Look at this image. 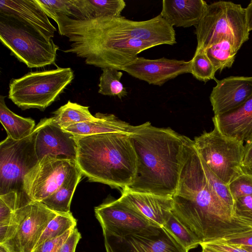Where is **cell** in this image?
<instances>
[{
  "label": "cell",
  "instance_id": "2",
  "mask_svg": "<svg viewBox=\"0 0 252 252\" xmlns=\"http://www.w3.org/2000/svg\"><path fill=\"white\" fill-rule=\"evenodd\" d=\"M173 215L201 242L225 240L248 231L249 224L215 192L205 176L193 140L187 137Z\"/></svg>",
  "mask_w": 252,
  "mask_h": 252
},
{
  "label": "cell",
  "instance_id": "22",
  "mask_svg": "<svg viewBox=\"0 0 252 252\" xmlns=\"http://www.w3.org/2000/svg\"><path fill=\"white\" fill-rule=\"evenodd\" d=\"M72 18L88 20L103 17H120L126 7L123 0H70Z\"/></svg>",
  "mask_w": 252,
  "mask_h": 252
},
{
  "label": "cell",
  "instance_id": "21",
  "mask_svg": "<svg viewBox=\"0 0 252 252\" xmlns=\"http://www.w3.org/2000/svg\"><path fill=\"white\" fill-rule=\"evenodd\" d=\"M95 119L71 125L63 129L75 136L110 133L130 134L133 126L119 119L113 114L97 113Z\"/></svg>",
  "mask_w": 252,
  "mask_h": 252
},
{
  "label": "cell",
  "instance_id": "10",
  "mask_svg": "<svg viewBox=\"0 0 252 252\" xmlns=\"http://www.w3.org/2000/svg\"><path fill=\"white\" fill-rule=\"evenodd\" d=\"M79 169L75 160L45 156L25 176L23 189L31 200L41 202Z\"/></svg>",
  "mask_w": 252,
  "mask_h": 252
},
{
  "label": "cell",
  "instance_id": "11",
  "mask_svg": "<svg viewBox=\"0 0 252 252\" xmlns=\"http://www.w3.org/2000/svg\"><path fill=\"white\" fill-rule=\"evenodd\" d=\"M58 214L41 202L29 201L15 211V231L0 245L8 252H32L48 223Z\"/></svg>",
  "mask_w": 252,
  "mask_h": 252
},
{
  "label": "cell",
  "instance_id": "1",
  "mask_svg": "<svg viewBox=\"0 0 252 252\" xmlns=\"http://www.w3.org/2000/svg\"><path fill=\"white\" fill-rule=\"evenodd\" d=\"M53 20L59 33L70 42V48L63 51L101 68L121 70L145 50L177 43L173 27L160 14L144 21L122 16L80 20L63 14L56 15Z\"/></svg>",
  "mask_w": 252,
  "mask_h": 252
},
{
  "label": "cell",
  "instance_id": "9",
  "mask_svg": "<svg viewBox=\"0 0 252 252\" xmlns=\"http://www.w3.org/2000/svg\"><path fill=\"white\" fill-rule=\"evenodd\" d=\"M33 130L29 136L15 140L8 137L0 143V195L17 192L21 200H30L24 193L25 175L38 162L34 146Z\"/></svg>",
  "mask_w": 252,
  "mask_h": 252
},
{
  "label": "cell",
  "instance_id": "5",
  "mask_svg": "<svg viewBox=\"0 0 252 252\" xmlns=\"http://www.w3.org/2000/svg\"><path fill=\"white\" fill-rule=\"evenodd\" d=\"M0 39L29 68L55 64L59 47L52 38L14 18L0 14Z\"/></svg>",
  "mask_w": 252,
  "mask_h": 252
},
{
  "label": "cell",
  "instance_id": "23",
  "mask_svg": "<svg viewBox=\"0 0 252 252\" xmlns=\"http://www.w3.org/2000/svg\"><path fill=\"white\" fill-rule=\"evenodd\" d=\"M5 97L0 96V121L6 131L7 137L15 140L26 138L32 133L36 126L34 121L11 111L6 105Z\"/></svg>",
  "mask_w": 252,
  "mask_h": 252
},
{
  "label": "cell",
  "instance_id": "26",
  "mask_svg": "<svg viewBox=\"0 0 252 252\" xmlns=\"http://www.w3.org/2000/svg\"><path fill=\"white\" fill-rule=\"evenodd\" d=\"M204 49L216 71L231 67L237 52L225 38Z\"/></svg>",
  "mask_w": 252,
  "mask_h": 252
},
{
  "label": "cell",
  "instance_id": "40",
  "mask_svg": "<svg viewBox=\"0 0 252 252\" xmlns=\"http://www.w3.org/2000/svg\"><path fill=\"white\" fill-rule=\"evenodd\" d=\"M243 166L245 170L252 171V137L244 145Z\"/></svg>",
  "mask_w": 252,
  "mask_h": 252
},
{
  "label": "cell",
  "instance_id": "20",
  "mask_svg": "<svg viewBox=\"0 0 252 252\" xmlns=\"http://www.w3.org/2000/svg\"><path fill=\"white\" fill-rule=\"evenodd\" d=\"M208 5L203 0H163L160 14L172 27L196 28Z\"/></svg>",
  "mask_w": 252,
  "mask_h": 252
},
{
  "label": "cell",
  "instance_id": "39",
  "mask_svg": "<svg viewBox=\"0 0 252 252\" xmlns=\"http://www.w3.org/2000/svg\"><path fill=\"white\" fill-rule=\"evenodd\" d=\"M219 241H222L230 244L238 246H252V230L234 235L226 240Z\"/></svg>",
  "mask_w": 252,
  "mask_h": 252
},
{
  "label": "cell",
  "instance_id": "7",
  "mask_svg": "<svg viewBox=\"0 0 252 252\" xmlns=\"http://www.w3.org/2000/svg\"><path fill=\"white\" fill-rule=\"evenodd\" d=\"M195 33L197 48L205 49L225 38L237 52L249 38L245 8L230 1L208 4Z\"/></svg>",
  "mask_w": 252,
  "mask_h": 252
},
{
  "label": "cell",
  "instance_id": "29",
  "mask_svg": "<svg viewBox=\"0 0 252 252\" xmlns=\"http://www.w3.org/2000/svg\"><path fill=\"white\" fill-rule=\"evenodd\" d=\"M163 227L188 252L196 248L201 243L199 239L186 228L172 213Z\"/></svg>",
  "mask_w": 252,
  "mask_h": 252
},
{
  "label": "cell",
  "instance_id": "36",
  "mask_svg": "<svg viewBox=\"0 0 252 252\" xmlns=\"http://www.w3.org/2000/svg\"><path fill=\"white\" fill-rule=\"evenodd\" d=\"M75 227L69 229L63 235L58 237L44 242L35 248L32 252H59Z\"/></svg>",
  "mask_w": 252,
  "mask_h": 252
},
{
  "label": "cell",
  "instance_id": "38",
  "mask_svg": "<svg viewBox=\"0 0 252 252\" xmlns=\"http://www.w3.org/2000/svg\"><path fill=\"white\" fill-rule=\"evenodd\" d=\"M81 237V233L76 227L59 252H75L76 246Z\"/></svg>",
  "mask_w": 252,
  "mask_h": 252
},
{
  "label": "cell",
  "instance_id": "25",
  "mask_svg": "<svg viewBox=\"0 0 252 252\" xmlns=\"http://www.w3.org/2000/svg\"><path fill=\"white\" fill-rule=\"evenodd\" d=\"M88 106H85L68 101L53 112L54 121L62 128L81 122L95 119L89 110Z\"/></svg>",
  "mask_w": 252,
  "mask_h": 252
},
{
  "label": "cell",
  "instance_id": "4",
  "mask_svg": "<svg viewBox=\"0 0 252 252\" xmlns=\"http://www.w3.org/2000/svg\"><path fill=\"white\" fill-rule=\"evenodd\" d=\"M75 138L76 162L89 181L121 191L132 184L136 174L137 157L128 134L110 133Z\"/></svg>",
  "mask_w": 252,
  "mask_h": 252
},
{
  "label": "cell",
  "instance_id": "35",
  "mask_svg": "<svg viewBox=\"0 0 252 252\" xmlns=\"http://www.w3.org/2000/svg\"><path fill=\"white\" fill-rule=\"evenodd\" d=\"M233 211L238 219L252 225V194L235 200Z\"/></svg>",
  "mask_w": 252,
  "mask_h": 252
},
{
  "label": "cell",
  "instance_id": "13",
  "mask_svg": "<svg viewBox=\"0 0 252 252\" xmlns=\"http://www.w3.org/2000/svg\"><path fill=\"white\" fill-rule=\"evenodd\" d=\"M34 131L35 151L38 161L47 156L76 161L75 136L62 128L53 117L41 119Z\"/></svg>",
  "mask_w": 252,
  "mask_h": 252
},
{
  "label": "cell",
  "instance_id": "16",
  "mask_svg": "<svg viewBox=\"0 0 252 252\" xmlns=\"http://www.w3.org/2000/svg\"><path fill=\"white\" fill-rule=\"evenodd\" d=\"M216 81L210 96L214 115L238 107L252 95V77L230 76Z\"/></svg>",
  "mask_w": 252,
  "mask_h": 252
},
{
  "label": "cell",
  "instance_id": "3",
  "mask_svg": "<svg viewBox=\"0 0 252 252\" xmlns=\"http://www.w3.org/2000/svg\"><path fill=\"white\" fill-rule=\"evenodd\" d=\"M129 136L137 157L133 182L137 192L173 197L178 187L187 137L149 122L133 126Z\"/></svg>",
  "mask_w": 252,
  "mask_h": 252
},
{
  "label": "cell",
  "instance_id": "24",
  "mask_svg": "<svg viewBox=\"0 0 252 252\" xmlns=\"http://www.w3.org/2000/svg\"><path fill=\"white\" fill-rule=\"evenodd\" d=\"M82 174L78 169L55 192L41 203L48 208L58 213H68L72 198Z\"/></svg>",
  "mask_w": 252,
  "mask_h": 252
},
{
  "label": "cell",
  "instance_id": "15",
  "mask_svg": "<svg viewBox=\"0 0 252 252\" xmlns=\"http://www.w3.org/2000/svg\"><path fill=\"white\" fill-rule=\"evenodd\" d=\"M121 70L149 84L160 86L180 75L191 73V61L165 58L153 60L138 57L123 66Z\"/></svg>",
  "mask_w": 252,
  "mask_h": 252
},
{
  "label": "cell",
  "instance_id": "44",
  "mask_svg": "<svg viewBox=\"0 0 252 252\" xmlns=\"http://www.w3.org/2000/svg\"><path fill=\"white\" fill-rule=\"evenodd\" d=\"M0 252H8L2 246L0 245Z\"/></svg>",
  "mask_w": 252,
  "mask_h": 252
},
{
  "label": "cell",
  "instance_id": "18",
  "mask_svg": "<svg viewBox=\"0 0 252 252\" xmlns=\"http://www.w3.org/2000/svg\"><path fill=\"white\" fill-rule=\"evenodd\" d=\"M0 14L14 18L52 38L57 31L35 0H0Z\"/></svg>",
  "mask_w": 252,
  "mask_h": 252
},
{
  "label": "cell",
  "instance_id": "42",
  "mask_svg": "<svg viewBox=\"0 0 252 252\" xmlns=\"http://www.w3.org/2000/svg\"><path fill=\"white\" fill-rule=\"evenodd\" d=\"M200 246L201 247V250L199 252H218L203 243H201Z\"/></svg>",
  "mask_w": 252,
  "mask_h": 252
},
{
  "label": "cell",
  "instance_id": "37",
  "mask_svg": "<svg viewBox=\"0 0 252 252\" xmlns=\"http://www.w3.org/2000/svg\"><path fill=\"white\" fill-rule=\"evenodd\" d=\"M203 243L218 252H249L240 246L230 244L222 241H214Z\"/></svg>",
  "mask_w": 252,
  "mask_h": 252
},
{
  "label": "cell",
  "instance_id": "41",
  "mask_svg": "<svg viewBox=\"0 0 252 252\" xmlns=\"http://www.w3.org/2000/svg\"><path fill=\"white\" fill-rule=\"evenodd\" d=\"M247 25L249 32L252 30V0L245 8Z\"/></svg>",
  "mask_w": 252,
  "mask_h": 252
},
{
  "label": "cell",
  "instance_id": "28",
  "mask_svg": "<svg viewBox=\"0 0 252 252\" xmlns=\"http://www.w3.org/2000/svg\"><path fill=\"white\" fill-rule=\"evenodd\" d=\"M76 224L77 220L71 212L58 214L48 223L34 249L47 240L63 235L69 229L75 227Z\"/></svg>",
  "mask_w": 252,
  "mask_h": 252
},
{
  "label": "cell",
  "instance_id": "43",
  "mask_svg": "<svg viewBox=\"0 0 252 252\" xmlns=\"http://www.w3.org/2000/svg\"><path fill=\"white\" fill-rule=\"evenodd\" d=\"M247 250L249 252H252V246H240Z\"/></svg>",
  "mask_w": 252,
  "mask_h": 252
},
{
  "label": "cell",
  "instance_id": "12",
  "mask_svg": "<svg viewBox=\"0 0 252 252\" xmlns=\"http://www.w3.org/2000/svg\"><path fill=\"white\" fill-rule=\"evenodd\" d=\"M95 216L104 236L123 238L149 233L159 227L119 199L104 202L94 208Z\"/></svg>",
  "mask_w": 252,
  "mask_h": 252
},
{
  "label": "cell",
  "instance_id": "17",
  "mask_svg": "<svg viewBox=\"0 0 252 252\" xmlns=\"http://www.w3.org/2000/svg\"><path fill=\"white\" fill-rule=\"evenodd\" d=\"M118 199L151 222L163 227L172 214L173 197L133 191L125 188Z\"/></svg>",
  "mask_w": 252,
  "mask_h": 252
},
{
  "label": "cell",
  "instance_id": "8",
  "mask_svg": "<svg viewBox=\"0 0 252 252\" xmlns=\"http://www.w3.org/2000/svg\"><path fill=\"white\" fill-rule=\"evenodd\" d=\"M193 143L199 157L226 184L247 172L244 142L222 134L217 127L195 137Z\"/></svg>",
  "mask_w": 252,
  "mask_h": 252
},
{
  "label": "cell",
  "instance_id": "14",
  "mask_svg": "<svg viewBox=\"0 0 252 252\" xmlns=\"http://www.w3.org/2000/svg\"><path fill=\"white\" fill-rule=\"evenodd\" d=\"M106 252H189L163 227L123 238L104 236Z\"/></svg>",
  "mask_w": 252,
  "mask_h": 252
},
{
  "label": "cell",
  "instance_id": "33",
  "mask_svg": "<svg viewBox=\"0 0 252 252\" xmlns=\"http://www.w3.org/2000/svg\"><path fill=\"white\" fill-rule=\"evenodd\" d=\"M47 16L53 19L58 14L73 16L70 0H35Z\"/></svg>",
  "mask_w": 252,
  "mask_h": 252
},
{
  "label": "cell",
  "instance_id": "6",
  "mask_svg": "<svg viewBox=\"0 0 252 252\" xmlns=\"http://www.w3.org/2000/svg\"><path fill=\"white\" fill-rule=\"evenodd\" d=\"M74 78L70 67L30 72L12 79L8 98L22 110L44 111L56 100Z\"/></svg>",
  "mask_w": 252,
  "mask_h": 252
},
{
  "label": "cell",
  "instance_id": "34",
  "mask_svg": "<svg viewBox=\"0 0 252 252\" xmlns=\"http://www.w3.org/2000/svg\"><path fill=\"white\" fill-rule=\"evenodd\" d=\"M228 185L234 201L241 197L252 194V174L245 172Z\"/></svg>",
  "mask_w": 252,
  "mask_h": 252
},
{
  "label": "cell",
  "instance_id": "19",
  "mask_svg": "<svg viewBox=\"0 0 252 252\" xmlns=\"http://www.w3.org/2000/svg\"><path fill=\"white\" fill-rule=\"evenodd\" d=\"M212 119L214 126L222 134L243 142L248 141L252 137V95L238 107L214 115Z\"/></svg>",
  "mask_w": 252,
  "mask_h": 252
},
{
  "label": "cell",
  "instance_id": "30",
  "mask_svg": "<svg viewBox=\"0 0 252 252\" xmlns=\"http://www.w3.org/2000/svg\"><path fill=\"white\" fill-rule=\"evenodd\" d=\"M191 61V73L197 80L206 82L212 79L216 80V72L213 65L206 56L204 49L196 48Z\"/></svg>",
  "mask_w": 252,
  "mask_h": 252
},
{
  "label": "cell",
  "instance_id": "32",
  "mask_svg": "<svg viewBox=\"0 0 252 252\" xmlns=\"http://www.w3.org/2000/svg\"><path fill=\"white\" fill-rule=\"evenodd\" d=\"M200 160L205 176L210 186L217 195L233 209L234 201L230 192L228 185L214 174L201 158Z\"/></svg>",
  "mask_w": 252,
  "mask_h": 252
},
{
  "label": "cell",
  "instance_id": "31",
  "mask_svg": "<svg viewBox=\"0 0 252 252\" xmlns=\"http://www.w3.org/2000/svg\"><path fill=\"white\" fill-rule=\"evenodd\" d=\"M25 203L15 191L0 195V226L7 225L16 210Z\"/></svg>",
  "mask_w": 252,
  "mask_h": 252
},
{
  "label": "cell",
  "instance_id": "27",
  "mask_svg": "<svg viewBox=\"0 0 252 252\" xmlns=\"http://www.w3.org/2000/svg\"><path fill=\"white\" fill-rule=\"evenodd\" d=\"M102 70L98 93L104 95L118 96L120 99L127 95V92L120 81L123 72L112 68H103Z\"/></svg>",
  "mask_w": 252,
  "mask_h": 252
}]
</instances>
